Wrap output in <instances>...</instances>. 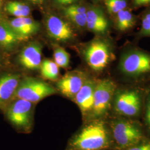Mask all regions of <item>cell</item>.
I'll return each instance as SVG.
<instances>
[{
  "label": "cell",
  "mask_w": 150,
  "mask_h": 150,
  "mask_svg": "<svg viewBox=\"0 0 150 150\" xmlns=\"http://www.w3.org/2000/svg\"><path fill=\"white\" fill-rule=\"evenodd\" d=\"M110 140L104 123L98 121L87 125L71 142L75 150H102L109 146Z\"/></svg>",
  "instance_id": "1"
},
{
  "label": "cell",
  "mask_w": 150,
  "mask_h": 150,
  "mask_svg": "<svg viewBox=\"0 0 150 150\" xmlns=\"http://www.w3.org/2000/svg\"><path fill=\"white\" fill-rule=\"evenodd\" d=\"M55 93V89L46 82L28 77L20 81L13 100L22 99L34 103Z\"/></svg>",
  "instance_id": "2"
},
{
  "label": "cell",
  "mask_w": 150,
  "mask_h": 150,
  "mask_svg": "<svg viewBox=\"0 0 150 150\" xmlns=\"http://www.w3.org/2000/svg\"><path fill=\"white\" fill-rule=\"evenodd\" d=\"M113 136L118 146L126 149L138 144L144 136L139 126L134 122L127 120H117L111 124Z\"/></svg>",
  "instance_id": "3"
},
{
  "label": "cell",
  "mask_w": 150,
  "mask_h": 150,
  "mask_svg": "<svg viewBox=\"0 0 150 150\" xmlns=\"http://www.w3.org/2000/svg\"><path fill=\"white\" fill-rule=\"evenodd\" d=\"M5 109L6 118L16 128L28 129L32 125L33 103L15 99Z\"/></svg>",
  "instance_id": "4"
},
{
  "label": "cell",
  "mask_w": 150,
  "mask_h": 150,
  "mask_svg": "<svg viewBox=\"0 0 150 150\" xmlns=\"http://www.w3.org/2000/svg\"><path fill=\"white\" fill-rule=\"evenodd\" d=\"M116 86L109 79L99 81L96 83L93 96V105L92 110L95 117L103 116L109 109Z\"/></svg>",
  "instance_id": "5"
},
{
  "label": "cell",
  "mask_w": 150,
  "mask_h": 150,
  "mask_svg": "<svg viewBox=\"0 0 150 150\" xmlns=\"http://www.w3.org/2000/svg\"><path fill=\"white\" fill-rule=\"evenodd\" d=\"M85 56L91 69L95 71H101L107 66L111 59L110 45L105 41L96 40L87 46Z\"/></svg>",
  "instance_id": "6"
},
{
  "label": "cell",
  "mask_w": 150,
  "mask_h": 150,
  "mask_svg": "<svg viewBox=\"0 0 150 150\" xmlns=\"http://www.w3.org/2000/svg\"><path fill=\"white\" fill-rule=\"evenodd\" d=\"M120 69L129 76H140L150 72V55L134 51L126 54L120 62Z\"/></svg>",
  "instance_id": "7"
},
{
  "label": "cell",
  "mask_w": 150,
  "mask_h": 150,
  "mask_svg": "<svg viewBox=\"0 0 150 150\" xmlns=\"http://www.w3.org/2000/svg\"><path fill=\"white\" fill-rule=\"evenodd\" d=\"M141 106V97L137 91L126 90L116 94L115 108L119 113L126 116H134L139 113Z\"/></svg>",
  "instance_id": "8"
},
{
  "label": "cell",
  "mask_w": 150,
  "mask_h": 150,
  "mask_svg": "<svg viewBox=\"0 0 150 150\" xmlns=\"http://www.w3.org/2000/svg\"><path fill=\"white\" fill-rule=\"evenodd\" d=\"M87 79L85 74L82 71L70 72L59 81L57 88L65 96L74 99Z\"/></svg>",
  "instance_id": "9"
},
{
  "label": "cell",
  "mask_w": 150,
  "mask_h": 150,
  "mask_svg": "<svg viewBox=\"0 0 150 150\" xmlns=\"http://www.w3.org/2000/svg\"><path fill=\"white\" fill-rule=\"evenodd\" d=\"M46 26L48 35L56 41H69L74 36V31L69 24L57 16H49Z\"/></svg>",
  "instance_id": "10"
},
{
  "label": "cell",
  "mask_w": 150,
  "mask_h": 150,
  "mask_svg": "<svg viewBox=\"0 0 150 150\" xmlns=\"http://www.w3.org/2000/svg\"><path fill=\"white\" fill-rule=\"evenodd\" d=\"M20 82V76L7 74L0 77V109L4 110L13 100Z\"/></svg>",
  "instance_id": "11"
},
{
  "label": "cell",
  "mask_w": 150,
  "mask_h": 150,
  "mask_svg": "<svg viewBox=\"0 0 150 150\" xmlns=\"http://www.w3.org/2000/svg\"><path fill=\"white\" fill-rule=\"evenodd\" d=\"M42 46L38 43H31L25 47L19 55V62L28 70L40 68L42 63Z\"/></svg>",
  "instance_id": "12"
},
{
  "label": "cell",
  "mask_w": 150,
  "mask_h": 150,
  "mask_svg": "<svg viewBox=\"0 0 150 150\" xmlns=\"http://www.w3.org/2000/svg\"><path fill=\"white\" fill-rule=\"evenodd\" d=\"M8 25L22 41L36 34L40 28L38 22L28 17H15L10 21Z\"/></svg>",
  "instance_id": "13"
},
{
  "label": "cell",
  "mask_w": 150,
  "mask_h": 150,
  "mask_svg": "<svg viewBox=\"0 0 150 150\" xmlns=\"http://www.w3.org/2000/svg\"><path fill=\"white\" fill-rule=\"evenodd\" d=\"M96 83L94 81L87 79L74 98L83 115L92 111Z\"/></svg>",
  "instance_id": "14"
},
{
  "label": "cell",
  "mask_w": 150,
  "mask_h": 150,
  "mask_svg": "<svg viewBox=\"0 0 150 150\" xmlns=\"http://www.w3.org/2000/svg\"><path fill=\"white\" fill-rule=\"evenodd\" d=\"M86 26L92 32L103 33L108 28V22L100 8L92 7L86 12Z\"/></svg>",
  "instance_id": "15"
},
{
  "label": "cell",
  "mask_w": 150,
  "mask_h": 150,
  "mask_svg": "<svg viewBox=\"0 0 150 150\" xmlns=\"http://www.w3.org/2000/svg\"><path fill=\"white\" fill-rule=\"evenodd\" d=\"M22 40L8 24L0 23V45L6 48H11Z\"/></svg>",
  "instance_id": "16"
},
{
  "label": "cell",
  "mask_w": 150,
  "mask_h": 150,
  "mask_svg": "<svg viewBox=\"0 0 150 150\" xmlns=\"http://www.w3.org/2000/svg\"><path fill=\"white\" fill-rule=\"evenodd\" d=\"M134 16L126 9L116 14V27L119 31H127L134 25Z\"/></svg>",
  "instance_id": "17"
},
{
  "label": "cell",
  "mask_w": 150,
  "mask_h": 150,
  "mask_svg": "<svg viewBox=\"0 0 150 150\" xmlns=\"http://www.w3.org/2000/svg\"><path fill=\"white\" fill-rule=\"evenodd\" d=\"M5 9L7 12L16 17H28L31 12L28 6L16 1L8 2L6 4Z\"/></svg>",
  "instance_id": "18"
},
{
  "label": "cell",
  "mask_w": 150,
  "mask_h": 150,
  "mask_svg": "<svg viewBox=\"0 0 150 150\" xmlns=\"http://www.w3.org/2000/svg\"><path fill=\"white\" fill-rule=\"evenodd\" d=\"M40 69L41 75L46 79L56 80L58 78L59 66L51 60L45 59L42 62Z\"/></svg>",
  "instance_id": "19"
},
{
  "label": "cell",
  "mask_w": 150,
  "mask_h": 150,
  "mask_svg": "<svg viewBox=\"0 0 150 150\" xmlns=\"http://www.w3.org/2000/svg\"><path fill=\"white\" fill-rule=\"evenodd\" d=\"M54 62L59 67L66 68L70 64V56L64 48L57 47L54 50Z\"/></svg>",
  "instance_id": "20"
},
{
  "label": "cell",
  "mask_w": 150,
  "mask_h": 150,
  "mask_svg": "<svg viewBox=\"0 0 150 150\" xmlns=\"http://www.w3.org/2000/svg\"><path fill=\"white\" fill-rule=\"evenodd\" d=\"M64 13L66 17L74 23L77 27H83L86 26V13H82L69 11L64 8Z\"/></svg>",
  "instance_id": "21"
},
{
  "label": "cell",
  "mask_w": 150,
  "mask_h": 150,
  "mask_svg": "<svg viewBox=\"0 0 150 150\" xmlns=\"http://www.w3.org/2000/svg\"><path fill=\"white\" fill-rule=\"evenodd\" d=\"M105 4L108 12L111 14H117L120 11L126 9V0H105Z\"/></svg>",
  "instance_id": "22"
},
{
  "label": "cell",
  "mask_w": 150,
  "mask_h": 150,
  "mask_svg": "<svg viewBox=\"0 0 150 150\" xmlns=\"http://www.w3.org/2000/svg\"><path fill=\"white\" fill-rule=\"evenodd\" d=\"M141 33L150 36V12L146 13L142 18Z\"/></svg>",
  "instance_id": "23"
},
{
  "label": "cell",
  "mask_w": 150,
  "mask_h": 150,
  "mask_svg": "<svg viewBox=\"0 0 150 150\" xmlns=\"http://www.w3.org/2000/svg\"><path fill=\"white\" fill-rule=\"evenodd\" d=\"M126 150H150V141L139 142L137 145L126 149Z\"/></svg>",
  "instance_id": "24"
},
{
  "label": "cell",
  "mask_w": 150,
  "mask_h": 150,
  "mask_svg": "<svg viewBox=\"0 0 150 150\" xmlns=\"http://www.w3.org/2000/svg\"><path fill=\"white\" fill-rule=\"evenodd\" d=\"M146 124L150 129V95L147 98V102L146 105Z\"/></svg>",
  "instance_id": "25"
},
{
  "label": "cell",
  "mask_w": 150,
  "mask_h": 150,
  "mask_svg": "<svg viewBox=\"0 0 150 150\" xmlns=\"http://www.w3.org/2000/svg\"><path fill=\"white\" fill-rule=\"evenodd\" d=\"M57 4L61 5H70L73 4L76 0H54Z\"/></svg>",
  "instance_id": "26"
},
{
  "label": "cell",
  "mask_w": 150,
  "mask_h": 150,
  "mask_svg": "<svg viewBox=\"0 0 150 150\" xmlns=\"http://www.w3.org/2000/svg\"><path fill=\"white\" fill-rule=\"evenodd\" d=\"M135 6L146 5L150 4V0H134Z\"/></svg>",
  "instance_id": "27"
},
{
  "label": "cell",
  "mask_w": 150,
  "mask_h": 150,
  "mask_svg": "<svg viewBox=\"0 0 150 150\" xmlns=\"http://www.w3.org/2000/svg\"><path fill=\"white\" fill-rule=\"evenodd\" d=\"M31 3L35 5H41L42 4L45 0H27Z\"/></svg>",
  "instance_id": "28"
},
{
  "label": "cell",
  "mask_w": 150,
  "mask_h": 150,
  "mask_svg": "<svg viewBox=\"0 0 150 150\" xmlns=\"http://www.w3.org/2000/svg\"><path fill=\"white\" fill-rule=\"evenodd\" d=\"M0 7H1V2H0ZM0 16H1V10H0Z\"/></svg>",
  "instance_id": "29"
}]
</instances>
